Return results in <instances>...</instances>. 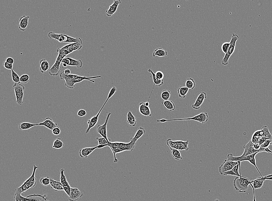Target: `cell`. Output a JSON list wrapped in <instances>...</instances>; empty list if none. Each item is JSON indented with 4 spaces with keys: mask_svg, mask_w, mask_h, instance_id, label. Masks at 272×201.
Listing matches in <instances>:
<instances>
[{
    "mask_svg": "<svg viewBox=\"0 0 272 201\" xmlns=\"http://www.w3.org/2000/svg\"><path fill=\"white\" fill-rule=\"evenodd\" d=\"M50 68V65L48 61L44 59L41 60L39 62V70L42 73L48 71Z\"/></svg>",
    "mask_w": 272,
    "mask_h": 201,
    "instance_id": "obj_27",
    "label": "cell"
},
{
    "mask_svg": "<svg viewBox=\"0 0 272 201\" xmlns=\"http://www.w3.org/2000/svg\"><path fill=\"white\" fill-rule=\"evenodd\" d=\"M168 53L167 51L163 49L162 48H158L157 49L155 50L153 53V56L155 57L157 56L159 57H166Z\"/></svg>",
    "mask_w": 272,
    "mask_h": 201,
    "instance_id": "obj_34",
    "label": "cell"
},
{
    "mask_svg": "<svg viewBox=\"0 0 272 201\" xmlns=\"http://www.w3.org/2000/svg\"><path fill=\"white\" fill-rule=\"evenodd\" d=\"M252 188H253V196H254V198H253V201H256L255 199V189H254V187H253V185L252 184V183L250 184Z\"/></svg>",
    "mask_w": 272,
    "mask_h": 201,
    "instance_id": "obj_56",
    "label": "cell"
},
{
    "mask_svg": "<svg viewBox=\"0 0 272 201\" xmlns=\"http://www.w3.org/2000/svg\"><path fill=\"white\" fill-rule=\"evenodd\" d=\"M39 182H40L41 184L43 185V186L47 187L50 184V178L48 177H42L39 179Z\"/></svg>",
    "mask_w": 272,
    "mask_h": 201,
    "instance_id": "obj_43",
    "label": "cell"
},
{
    "mask_svg": "<svg viewBox=\"0 0 272 201\" xmlns=\"http://www.w3.org/2000/svg\"><path fill=\"white\" fill-rule=\"evenodd\" d=\"M69 59L70 64L69 66H75L78 68H81L83 67V63L81 60H75L70 57Z\"/></svg>",
    "mask_w": 272,
    "mask_h": 201,
    "instance_id": "obj_33",
    "label": "cell"
},
{
    "mask_svg": "<svg viewBox=\"0 0 272 201\" xmlns=\"http://www.w3.org/2000/svg\"><path fill=\"white\" fill-rule=\"evenodd\" d=\"M12 80L15 83H20V77L18 74L12 69L11 70Z\"/></svg>",
    "mask_w": 272,
    "mask_h": 201,
    "instance_id": "obj_44",
    "label": "cell"
},
{
    "mask_svg": "<svg viewBox=\"0 0 272 201\" xmlns=\"http://www.w3.org/2000/svg\"><path fill=\"white\" fill-rule=\"evenodd\" d=\"M148 72L149 73H151L152 75L153 80V82L154 83V85L153 88L152 89V90H153L155 86L160 87L161 86V85H163V80H160V79H158V78H156V74H155V73H154L151 69H149Z\"/></svg>",
    "mask_w": 272,
    "mask_h": 201,
    "instance_id": "obj_29",
    "label": "cell"
},
{
    "mask_svg": "<svg viewBox=\"0 0 272 201\" xmlns=\"http://www.w3.org/2000/svg\"><path fill=\"white\" fill-rule=\"evenodd\" d=\"M52 134L55 136H58L60 134L61 130L59 127H56L52 130Z\"/></svg>",
    "mask_w": 272,
    "mask_h": 201,
    "instance_id": "obj_52",
    "label": "cell"
},
{
    "mask_svg": "<svg viewBox=\"0 0 272 201\" xmlns=\"http://www.w3.org/2000/svg\"><path fill=\"white\" fill-rule=\"evenodd\" d=\"M100 77H101L100 75L90 77L82 76L80 79H70V78H64V80H65V86L69 89H73L75 87V85L76 83L81 82L83 80H89V81H91L92 82L94 83L95 81L94 80H91V79L100 78Z\"/></svg>",
    "mask_w": 272,
    "mask_h": 201,
    "instance_id": "obj_8",
    "label": "cell"
},
{
    "mask_svg": "<svg viewBox=\"0 0 272 201\" xmlns=\"http://www.w3.org/2000/svg\"><path fill=\"white\" fill-rule=\"evenodd\" d=\"M185 85L186 87L189 89H193L196 87V83L194 80L191 78H187Z\"/></svg>",
    "mask_w": 272,
    "mask_h": 201,
    "instance_id": "obj_41",
    "label": "cell"
},
{
    "mask_svg": "<svg viewBox=\"0 0 272 201\" xmlns=\"http://www.w3.org/2000/svg\"><path fill=\"white\" fill-rule=\"evenodd\" d=\"M111 115V113L109 112L108 113L107 116L106 120L104 124L103 125H98L97 128V131L102 136L106 139L109 142H111V140L108 137L107 130V125L108 121L110 118Z\"/></svg>",
    "mask_w": 272,
    "mask_h": 201,
    "instance_id": "obj_11",
    "label": "cell"
},
{
    "mask_svg": "<svg viewBox=\"0 0 272 201\" xmlns=\"http://www.w3.org/2000/svg\"><path fill=\"white\" fill-rule=\"evenodd\" d=\"M162 104L170 111H174L176 109V106L173 101L171 100H164Z\"/></svg>",
    "mask_w": 272,
    "mask_h": 201,
    "instance_id": "obj_37",
    "label": "cell"
},
{
    "mask_svg": "<svg viewBox=\"0 0 272 201\" xmlns=\"http://www.w3.org/2000/svg\"><path fill=\"white\" fill-rule=\"evenodd\" d=\"M6 61L7 62V63L11 64H13L14 62V60L13 58L10 57L6 59Z\"/></svg>",
    "mask_w": 272,
    "mask_h": 201,
    "instance_id": "obj_54",
    "label": "cell"
},
{
    "mask_svg": "<svg viewBox=\"0 0 272 201\" xmlns=\"http://www.w3.org/2000/svg\"><path fill=\"white\" fill-rule=\"evenodd\" d=\"M121 3L120 0H115L113 3L110 6L108 9L106 11L107 16L108 17H111L116 12L119 5Z\"/></svg>",
    "mask_w": 272,
    "mask_h": 201,
    "instance_id": "obj_21",
    "label": "cell"
},
{
    "mask_svg": "<svg viewBox=\"0 0 272 201\" xmlns=\"http://www.w3.org/2000/svg\"><path fill=\"white\" fill-rule=\"evenodd\" d=\"M82 45L78 43H69L63 47L58 48L57 52L58 53L67 56L76 50H80L82 48Z\"/></svg>",
    "mask_w": 272,
    "mask_h": 201,
    "instance_id": "obj_7",
    "label": "cell"
},
{
    "mask_svg": "<svg viewBox=\"0 0 272 201\" xmlns=\"http://www.w3.org/2000/svg\"><path fill=\"white\" fill-rule=\"evenodd\" d=\"M189 89L186 87L180 86L177 90L179 97L181 98H185Z\"/></svg>",
    "mask_w": 272,
    "mask_h": 201,
    "instance_id": "obj_36",
    "label": "cell"
},
{
    "mask_svg": "<svg viewBox=\"0 0 272 201\" xmlns=\"http://www.w3.org/2000/svg\"><path fill=\"white\" fill-rule=\"evenodd\" d=\"M155 74H156V78L160 79V80H162L163 79H164V73L161 71H157L155 73Z\"/></svg>",
    "mask_w": 272,
    "mask_h": 201,
    "instance_id": "obj_49",
    "label": "cell"
},
{
    "mask_svg": "<svg viewBox=\"0 0 272 201\" xmlns=\"http://www.w3.org/2000/svg\"><path fill=\"white\" fill-rule=\"evenodd\" d=\"M107 102L108 101L105 100L103 106H102V107L101 108L100 111H99V112L98 113V114H97L95 116H93L91 118L88 120L87 124L88 125V128L87 129L86 131H85V134H88V133L89 132V131H90V130L92 128L94 127V126L96 125V124L97 123L98 121L99 120V115H100V113H101L104 107L105 106V105H106Z\"/></svg>",
    "mask_w": 272,
    "mask_h": 201,
    "instance_id": "obj_14",
    "label": "cell"
},
{
    "mask_svg": "<svg viewBox=\"0 0 272 201\" xmlns=\"http://www.w3.org/2000/svg\"><path fill=\"white\" fill-rule=\"evenodd\" d=\"M66 56L58 53L55 63L48 71L50 75L52 76H57L61 70L62 67L60 65L62 63V60Z\"/></svg>",
    "mask_w": 272,
    "mask_h": 201,
    "instance_id": "obj_10",
    "label": "cell"
},
{
    "mask_svg": "<svg viewBox=\"0 0 272 201\" xmlns=\"http://www.w3.org/2000/svg\"><path fill=\"white\" fill-rule=\"evenodd\" d=\"M83 195V192L76 188H71L70 195L68 199L70 201H77L79 200Z\"/></svg>",
    "mask_w": 272,
    "mask_h": 201,
    "instance_id": "obj_17",
    "label": "cell"
},
{
    "mask_svg": "<svg viewBox=\"0 0 272 201\" xmlns=\"http://www.w3.org/2000/svg\"><path fill=\"white\" fill-rule=\"evenodd\" d=\"M29 79L30 77L28 74H23L20 78V83H23V84H26L29 82Z\"/></svg>",
    "mask_w": 272,
    "mask_h": 201,
    "instance_id": "obj_45",
    "label": "cell"
},
{
    "mask_svg": "<svg viewBox=\"0 0 272 201\" xmlns=\"http://www.w3.org/2000/svg\"><path fill=\"white\" fill-rule=\"evenodd\" d=\"M29 201H49L47 200L44 196L39 194H34L27 196Z\"/></svg>",
    "mask_w": 272,
    "mask_h": 201,
    "instance_id": "obj_26",
    "label": "cell"
},
{
    "mask_svg": "<svg viewBox=\"0 0 272 201\" xmlns=\"http://www.w3.org/2000/svg\"><path fill=\"white\" fill-rule=\"evenodd\" d=\"M208 115L207 112H202L196 115L194 117L189 118L174 119H162L160 120H157L156 121L158 122L164 123L167 121H186L188 120H192L194 121H198L202 124H204L208 121Z\"/></svg>",
    "mask_w": 272,
    "mask_h": 201,
    "instance_id": "obj_4",
    "label": "cell"
},
{
    "mask_svg": "<svg viewBox=\"0 0 272 201\" xmlns=\"http://www.w3.org/2000/svg\"><path fill=\"white\" fill-rule=\"evenodd\" d=\"M272 145V140L267 139L260 145L261 147L263 148H268L269 146Z\"/></svg>",
    "mask_w": 272,
    "mask_h": 201,
    "instance_id": "obj_47",
    "label": "cell"
},
{
    "mask_svg": "<svg viewBox=\"0 0 272 201\" xmlns=\"http://www.w3.org/2000/svg\"><path fill=\"white\" fill-rule=\"evenodd\" d=\"M239 37L238 34H232L231 39L230 43V45L229 48H228V51L225 54V55L222 59V65H227L228 64V60L231 56V55L233 52H234L235 50L236 43L238 39H239Z\"/></svg>",
    "mask_w": 272,
    "mask_h": 201,
    "instance_id": "obj_5",
    "label": "cell"
},
{
    "mask_svg": "<svg viewBox=\"0 0 272 201\" xmlns=\"http://www.w3.org/2000/svg\"><path fill=\"white\" fill-rule=\"evenodd\" d=\"M136 142H135L133 140H130V142L128 143L123 142H119V147L121 149L123 152L125 151H133L135 147Z\"/></svg>",
    "mask_w": 272,
    "mask_h": 201,
    "instance_id": "obj_19",
    "label": "cell"
},
{
    "mask_svg": "<svg viewBox=\"0 0 272 201\" xmlns=\"http://www.w3.org/2000/svg\"><path fill=\"white\" fill-rule=\"evenodd\" d=\"M63 66L64 67H66L67 66V65L65 64H63Z\"/></svg>",
    "mask_w": 272,
    "mask_h": 201,
    "instance_id": "obj_59",
    "label": "cell"
},
{
    "mask_svg": "<svg viewBox=\"0 0 272 201\" xmlns=\"http://www.w3.org/2000/svg\"><path fill=\"white\" fill-rule=\"evenodd\" d=\"M170 150H171V154H172V156H173L174 159L177 160V161L182 159V156H181V154L179 152V151L172 148L170 149Z\"/></svg>",
    "mask_w": 272,
    "mask_h": 201,
    "instance_id": "obj_40",
    "label": "cell"
},
{
    "mask_svg": "<svg viewBox=\"0 0 272 201\" xmlns=\"http://www.w3.org/2000/svg\"><path fill=\"white\" fill-rule=\"evenodd\" d=\"M145 104L146 106H149V101L146 102V103H145Z\"/></svg>",
    "mask_w": 272,
    "mask_h": 201,
    "instance_id": "obj_58",
    "label": "cell"
},
{
    "mask_svg": "<svg viewBox=\"0 0 272 201\" xmlns=\"http://www.w3.org/2000/svg\"><path fill=\"white\" fill-rule=\"evenodd\" d=\"M262 177L263 179H264L266 180H269L272 181V174L268 175V176Z\"/></svg>",
    "mask_w": 272,
    "mask_h": 201,
    "instance_id": "obj_55",
    "label": "cell"
},
{
    "mask_svg": "<svg viewBox=\"0 0 272 201\" xmlns=\"http://www.w3.org/2000/svg\"><path fill=\"white\" fill-rule=\"evenodd\" d=\"M189 142L188 141H172L171 139H169L166 141V144L170 149H174L179 151H188L189 150Z\"/></svg>",
    "mask_w": 272,
    "mask_h": 201,
    "instance_id": "obj_6",
    "label": "cell"
},
{
    "mask_svg": "<svg viewBox=\"0 0 272 201\" xmlns=\"http://www.w3.org/2000/svg\"><path fill=\"white\" fill-rule=\"evenodd\" d=\"M109 144H110V146H109V147H110V149H111V151H112L114 157V162L115 163H117L118 162V160L116 158V154L123 152L121 149L119 147V142H111L109 143Z\"/></svg>",
    "mask_w": 272,
    "mask_h": 201,
    "instance_id": "obj_20",
    "label": "cell"
},
{
    "mask_svg": "<svg viewBox=\"0 0 272 201\" xmlns=\"http://www.w3.org/2000/svg\"><path fill=\"white\" fill-rule=\"evenodd\" d=\"M223 175H232L237 176V177H238V175H237L236 174L235 172H233L232 170H231L228 171V172H225V173L223 174Z\"/></svg>",
    "mask_w": 272,
    "mask_h": 201,
    "instance_id": "obj_53",
    "label": "cell"
},
{
    "mask_svg": "<svg viewBox=\"0 0 272 201\" xmlns=\"http://www.w3.org/2000/svg\"><path fill=\"white\" fill-rule=\"evenodd\" d=\"M39 126H45L50 130H53L56 127H59L57 123H55L52 118L50 117L46 118L43 122L39 123Z\"/></svg>",
    "mask_w": 272,
    "mask_h": 201,
    "instance_id": "obj_18",
    "label": "cell"
},
{
    "mask_svg": "<svg viewBox=\"0 0 272 201\" xmlns=\"http://www.w3.org/2000/svg\"><path fill=\"white\" fill-rule=\"evenodd\" d=\"M48 37L51 39L57 40L60 43H78L83 45L82 39L79 37L73 38L70 36L64 34H57L52 32H49Z\"/></svg>",
    "mask_w": 272,
    "mask_h": 201,
    "instance_id": "obj_1",
    "label": "cell"
},
{
    "mask_svg": "<svg viewBox=\"0 0 272 201\" xmlns=\"http://www.w3.org/2000/svg\"><path fill=\"white\" fill-rule=\"evenodd\" d=\"M117 91V88L116 87H115V86H113L110 90V92L109 93L108 95L107 98L106 100L108 101L109 99L111 98L114 95V94Z\"/></svg>",
    "mask_w": 272,
    "mask_h": 201,
    "instance_id": "obj_48",
    "label": "cell"
},
{
    "mask_svg": "<svg viewBox=\"0 0 272 201\" xmlns=\"http://www.w3.org/2000/svg\"><path fill=\"white\" fill-rule=\"evenodd\" d=\"M50 185L51 188L54 189L56 192L58 191H64L62 185L60 182H57L50 178Z\"/></svg>",
    "mask_w": 272,
    "mask_h": 201,
    "instance_id": "obj_25",
    "label": "cell"
},
{
    "mask_svg": "<svg viewBox=\"0 0 272 201\" xmlns=\"http://www.w3.org/2000/svg\"><path fill=\"white\" fill-rule=\"evenodd\" d=\"M139 111L140 113L144 116L150 117L151 114L149 107L146 106L145 103L141 102L139 104Z\"/></svg>",
    "mask_w": 272,
    "mask_h": 201,
    "instance_id": "obj_24",
    "label": "cell"
},
{
    "mask_svg": "<svg viewBox=\"0 0 272 201\" xmlns=\"http://www.w3.org/2000/svg\"><path fill=\"white\" fill-rule=\"evenodd\" d=\"M266 180L262 177H259L253 181V187L254 189H259L263 186Z\"/></svg>",
    "mask_w": 272,
    "mask_h": 201,
    "instance_id": "obj_30",
    "label": "cell"
},
{
    "mask_svg": "<svg viewBox=\"0 0 272 201\" xmlns=\"http://www.w3.org/2000/svg\"><path fill=\"white\" fill-rule=\"evenodd\" d=\"M238 164L237 161H228L225 160L220 166L219 171L221 174L223 175L225 172L231 170L235 166Z\"/></svg>",
    "mask_w": 272,
    "mask_h": 201,
    "instance_id": "obj_12",
    "label": "cell"
},
{
    "mask_svg": "<svg viewBox=\"0 0 272 201\" xmlns=\"http://www.w3.org/2000/svg\"><path fill=\"white\" fill-rule=\"evenodd\" d=\"M36 126H39V123L33 124L29 122H24L20 124L19 128L21 130H28Z\"/></svg>",
    "mask_w": 272,
    "mask_h": 201,
    "instance_id": "obj_31",
    "label": "cell"
},
{
    "mask_svg": "<svg viewBox=\"0 0 272 201\" xmlns=\"http://www.w3.org/2000/svg\"><path fill=\"white\" fill-rule=\"evenodd\" d=\"M243 147V149H244V151L242 155V156H248V155L252 154L255 153L256 152H260L259 151H257L256 149H255V147H254V144H253L251 140L249 141V142L248 144L244 145Z\"/></svg>",
    "mask_w": 272,
    "mask_h": 201,
    "instance_id": "obj_16",
    "label": "cell"
},
{
    "mask_svg": "<svg viewBox=\"0 0 272 201\" xmlns=\"http://www.w3.org/2000/svg\"><path fill=\"white\" fill-rule=\"evenodd\" d=\"M96 139L98 142L99 144L98 146V149L104 148L105 147H109L110 144L109 141L104 137H97Z\"/></svg>",
    "mask_w": 272,
    "mask_h": 201,
    "instance_id": "obj_32",
    "label": "cell"
},
{
    "mask_svg": "<svg viewBox=\"0 0 272 201\" xmlns=\"http://www.w3.org/2000/svg\"><path fill=\"white\" fill-rule=\"evenodd\" d=\"M98 148V146L94 147H85L80 150L79 152V156L82 158H88L92 152Z\"/></svg>",
    "mask_w": 272,
    "mask_h": 201,
    "instance_id": "obj_23",
    "label": "cell"
},
{
    "mask_svg": "<svg viewBox=\"0 0 272 201\" xmlns=\"http://www.w3.org/2000/svg\"><path fill=\"white\" fill-rule=\"evenodd\" d=\"M127 122L130 126L135 127L136 126V119L131 111H129L127 115Z\"/></svg>",
    "mask_w": 272,
    "mask_h": 201,
    "instance_id": "obj_28",
    "label": "cell"
},
{
    "mask_svg": "<svg viewBox=\"0 0 272 201\" xmlns=\"http://www.w3.org/2000/svg\"><path fill=\"white\" fill-rule=\"evenodd\" d=\"M16 98V103L19 106L23 103L24 92L25 88L20 83H15L13 85Z\"/></svg>",
    "mask_w": 272,
    "mask_h": 201,
    "instance_id": "obj_9",
    "label": "cell"
},
{
    "mask_svg": "<svg viewBox=\"0 0 272 201\" xmlns=\"http://www.w3.org/2000/svg\"><path fill=\"white\" fill-rule=\"evenodd\" d=\"M145 133H146V131L144 128L141 127H139L135 134V136L131 139L135 142H136L140 138L145 134Z\"/></svg>",
    "mask_w": 272,
    "mask_h": 201,
    "instance_id": "obj_35",
    "label": "cell"
},
{
    "mask_svg": "<svg viewBox=\"0 0 272 201\" xmlns=\"http://www.w3.org/2000/svg\"><path fill=\"white\" fill-rule=\"evenodd\" d=\"M87 112L85 110H83V109H81L79 110V111H78V116H80V117H83V116H85L86 115Z\"/></svg>",
    "mask_w": 272,
    "mask_h": 201,
    "instance_id": "obj_51",
    "label": "cell"
},
{
    "mask_svg": "<svg viewBox=\"0 0 272 201\" xmlns=\"http://www.w3.org/2000/svg\"><path fill=\"white\" fill-rule=\"evenodd\" d=\"M251 183H253V181L251 182L249 179L241 176L235 177L233 184L235 189L237 191L240 193H245Z\"/></svg>",
    "mask_w": 272,
    "mask_h": 201,
    "instance_id": "obj_3",
    "label": "cell"
},
{
    "mask_svg": "<svg viewBox=\"0 0 272 201\" xmlns=\"http://www.w3.org/2000/svg\"><path fill=\"white\" fill-rule=\"evenodd\" d=\"M64 146V144L61 141V139L58 138L53 142L52 147L54 149H59L62 148Z\"/></svg>",
    "mask_w": 272,
    "mask_h": 201,
    "instance_id": "obj_38",
    "label": "cell"
},
{
    "mask_svg": "<svg viewBox=\"0 0 272 201\" xmlns=\"http://www.w3.org/2000/svg\"><path fill=\"white\" fill-rule=\"evenodd\" d=\"M171 95V92L170 90L165 89L162 91L161 97L164 100H167L170 98Z\"/></svg>",
    "mask_w": 272,
    "mask_h": 201,
    "instance_id": "obj_42",
    "label": "cell"
},
{
    "mask_svg": "<svg viewBox=\"0 0 272 201\" xmlns=\"http://www.w3.org/2000/svg\"><path fill=\"white\" fill-rule=\"evenodd\" d=\"M207 98V94L205 92H201L200 95L197 96L195 102L192 105V107L195 110H198L200 108L201 105L203 103L204 101Z\"/></svg>",
    "mask_w": 272,
    "mask_h": 201,
    "instance_id": "obj_15",
    "label": "cell"
},
{
    "mask_svg": "<svg viewBox=\"0 0 272 201\" xmlns=\"http://www.w3.org/2000/svg\"><path fill=\"white\" fill-rule=\"evenodd\" d=\"M20 192L16 190V193L14 196V199L15 201H29V199L27 197H25L22 195Z\"/></svg>",
    "mask_w": 272,
    "mask_h": 201,
    "instance_id": "obj_39",
    "label": "cell"
},
{
    "mask_svg": "<svg viewBox=\"0 0 272 201\" xmlns=\"http://www.w3.org/2000/svg\"><path fill=\"white\" fill-rule=\"evenodd\" d=\"M64 170L63 169H62L60 172V180L61 183L62 185L63 188H64V192L66 193L67 195L69 197L70 195L71 187L70 185L69 182H68L66 177L64 174Z\"/></svg>",
    "mask_w": 272,
    "mask_h": 201,
    "instance_id": "obj_13",
    "label": "cell"
},
{
    "mask_svg": "<svg viewBox=\"0 0 272 201\" xmlns=\"http://www.w3.org/2000/svg\"><path fill=\"white\" fill-rule=\"evenodd\" d=\"M230 45V42H225L222 44V47H221V49H222V51L225 54L228 51Z\"/></svg>",
    "mask_w": 272,
    "mask_h": 201,
    "instance_id": "obj_46",
    "label": "cell"
},
{
    "mask_svg": "<svg viewBox=\"0 0 272 201\" xmlns=\"http://www.w3.org/2000/svg\"><path fill=\"white\" fill-rule=\"evenodd\" d=\"M33 167V172L31 177L24 182L20 187L16 189L22 194L24 193L28 190L34 188L37 184V179L35 177V174L36 171L38 167L35 165Z\"/></svg>",
    "mask_w": 272,
    "mask_h": 201,
    "instance_id": "obj_2",
    "label": "cell"
},
{
    "mask_svg": "<svg viewBox=\"0 0 272 201\" xmlns=\"http://www.w3.org/2000/svg\"><path fill=\"white\" fill-rule=\"evenodd\" d=\"M64 74L66 75H68L71 74L70 70L69 69H66L64 71Z\"/></svg>",
    "mask_w": 272,
    "mask_h": 201,
    "instance_id": "obj_57",
    "label": "cell"
},
{
    "mask_svg": "<svg viewBox=\"0 0 272 201\" xmlns=\"http://www.w3.org/2000/svg\"><path fill=\"white\" fill-rule=\"evenodd\" d=\"M29 18V16L23 15L20 18L18 28L21 31L24 32L27 29Z\"/></svg>",
    "mask_w": 272,
    "mask_h": 201,
    "instance_id": "obj_22",
    "label": "cell"
},
{
    "mask_svg": "<svg viewBox=\"0 0 272 201\" xmlns=\"http://www.w3.org/2000/svg\"><path fill=\"white\" fill-rule=\"evenodd\" d=\"M13 64H9V63H7V62L5 61L3 63V66L6 69H8V70H12V68H13Z\"/></svg>",
    "mask_w": 272,
    "mask_h": 201,
    "instance_id": "obj_50",
    "label": "cell"
}]
</instances>
